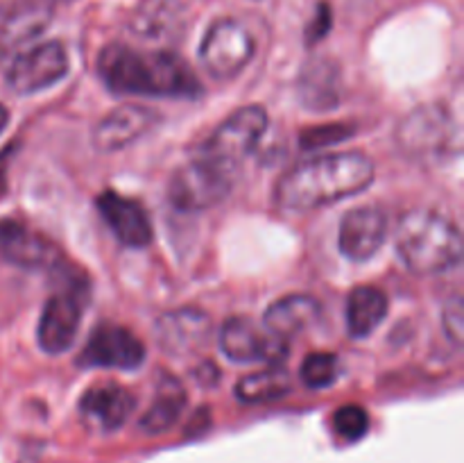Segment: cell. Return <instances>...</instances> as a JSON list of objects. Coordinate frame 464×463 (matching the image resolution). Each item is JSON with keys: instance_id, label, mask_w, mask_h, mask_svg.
I'll list each match as a JSON object with an SVG mask.
<instances>
[{"instance_id": "cell-15", "label": "cell", "mask_w": 464, "mask_h": 463, "mask_svg": "<svg viewBox=\"0 0 464 463\" xmlns=\"http://www.w3.org/2000/svg\"><path fill=\"white\" fill-rule=\"evenodd\" d=\"M157 125V112L140 104H121L111 109L93 130V148L98 153H118Z\"/></svg>"}, {"instance_id": "cell-12", "label": "cell", "mask_w": 464, "mask_h": 463, "mask_svg": "<svg viewBox=\"0 0 464 463\" xmlns=\"http://www.w3.org/2000/svg\"><path fill=\"white\" fill-rule=\"evenodd\" d=\"M388 239V216L379 207H356L344 213L340 222L338 245L352 261H367Z\"/></svg>"}, {"instance_id": "cell-17", "label": "cell", "mask_w": 464, "mask_h": 463, "mask_svg": "<svg viewBox=\"0 0 464 463\" xmlns=\"http://www.w3.org/2000/svg\"><path fill=\"white\" fill-rule=\"evenodd\" d=\"M53 21V0H23L5 16L0 25V53L16 54L25 50L32 41Z\"/></svg>"}, {"instance_id": "cell-27", "label": "cell", "mask_w": 464, "mask_h": 463, "mask_svg": "<svg viewBox=\"0 0 464 463\" xmlns=\"http://www.w3.org/2000/svg\"><path fill=\"white\" fill-rule=\"evenodd\" d=\"M352 127L347 125H322V127H311V130L302 132L299 136V143L304 148H320V145H331V143H338V141L347 139L352 134Z\"/></svg>"}, {"instance_id": "cell-29", "label": "cell", "mask_w": 464, "mask_h": 463, "mask_svg": "<svg viewBox=\"0 0 464 463\" xmlns=\"http://www.w3.org/2000/svg\"><path fill=\"white\" fill-rule=\"evenodd\" d=\"M331 21H334V18H331L329 5L326 3L317 5V12H315V16H313L311 25H308V32H306L308 45H313V44H317L320 39H324L326 32L331 30Z\"/></svg>"}, {"instance_id": "cell-1", "label": "cell", "mask_w": 464, "mask_h": 463, "mask_svg": "<svg viewBox=\"0 0 464 463\" xmlns=\"http://www.w3.org/2000/svg\"><path fill=\"white\" fill-rule=\"evenodd\" d=\"M98 73L104 86L118 95L198 98L202 94L193 68L172 50L140 53L130 45L111 44L100 53Z\"/></svg>"}, {"instance_id": "cell-3", "label": "cell", "mask_w": 464, "mask_h": 463, "mask_svg": "<svg viewBox=\"0 0 464 463\" xmlns=\"http://www.w3.org/2000/svg\"><path fill=\"white\" fill-rule=\"evenodd\" d=\"M401 261L420 275H438L462 261L460 230L442 213L415 209L403 213L394 232Z\"/></svg>"}, {"instance_id": "cell-11", "label": "cell", "mask_w": 464, "mask_h": 463, "mask_svg": "<svg viewBox=\"0 0 464 463\" xmlns=\"http://www.w3.org/2000/svg\"><path fill=\"white\" fill-rule=\"evenodd\" d=\"M220 348L236 363L267 361L279 366L288 357V340L276 339L266 327L261 330L256 322L245 316L229 318L222 325Z\"/></svg>"}, {"instance_id": "cell-8", "label": "cell", "mask_w": 464, "mask_h": 463, "mask_svg": "<svg viewBox=\"0 0 464 463\" xmlns=\"http://www.w3.org/2000/svg\"><path fill=\"white\" fill-rule=\"evenodd\" d=\"M397 141L408 157H442L456 141V130L447 109L430 104L403 118Z\"/></svg>"}, {"instance_id": "cell-28", "label": "cell", "mask_w": 464, "mask_h": 463, "mask_svg": "<svg viewBox=\"0 0 464 463\" xmlns=\"http://www.w3.org/2000/svg\"><path fill=\"white\" fill-rule=\"evenodd\" d=\"M442 325H444V334L451 339V343L462 345V339H464V304H462V298H453L451 302L444 307Z\"/></svg>"}, {"instance_id": "cell-13", "label": "cell", "mask_w": 464, "mask_h": 463, "mask_svg": "<svg viewBox=\"0 0 464 463\" xmlns=\"http://www.w3.org/2000/svg\"><path fill=\"white\" fill-rule=\"evenodd\" d=\"M154 334L163 352L177 357L198 352L211 336V318L198 307H181L159 316L154 322Z\"/></svg>"}, {"instance_id": "cell-7", "label": "cell", "mask_w": 464, "mask_h": 463, "mask_svg": "<svg viewBox=\"0 0 464 463\" xmlns=\"http://www.w3.org/2000/svg\"><path fill=\"white\" fill-rule=\"evenodd\" d=\"M68 73V54L59 41L27 45L21 53L12 54L5 80L9 89L21 95L39 94L57 84Z\"/></svg>"}, {"instance_id": "cell-30", "label": "cell", "mask_w": 464, "mask_h": 463, "mask_svg": "<svg viewBox=\"0 0 464 463\" xmlns=\"http://www.w3.org/2000/svg\"><path fill=\"white\" fill-rule=\"evenodd\" d=\"M12 153H14L12 145L0 153V198L7 193V168H9V157H12Z\"/></svg>"}, {"instance_id": "cell-6", "label": "cell", "mask_w": 464, "mask_h": 463, "mask_svg": "<svg viewBox=\"0 0 464 463\" xmlns=\"http://www.w3.org/2000/svg\"><path fill=\"white\" fill-rule=\"evenodd\" d=\"M254 50L256 45L243 23L234 18H218L204 34L199 59L216 80H231L252 62Z\"/></svg>"}, {"instance_id": "cell-22", "label": "cell", "mask_w": 464, "mask_h": 463, "mask_svg": "<svg viewBox=\"0 0 464 463\" xmlns=\"http://www.w3.org/2000/svg\"><path fill=\"white\" fill-rule=\"evenodd\" d=\"M193 0H143L134 16L136 34L159 39L184 25Z\"/></svg>"}, {"instance_id": "cell-20", "label": "cell", "mask_w": 464, "mask_h": 463, "mask_svg": "<svg viewBox=\"0 0 464 463\" xmlns=\"http://www.w3.org/2000/svg\"><path fill=\"white\" fill-rule=\"evenodd\" d=\"M297 94L304 107L313 112H329L340 103V68L331 59H311L302 68Z\"/></svg>"}, {"instance_id": "cell-19", "label": "cell", "mask_w": 464, "mask_h": 463, "mask_svg": "<svg viewBox=\"0 0 464 463\" xmlns=\"http://www.w3.org/2000/svg\"><path fill=\"white\" fill-rule=\"evenodd\" d=\"M322 316L320 300L313 295L293 293L276 300L267 307L263 316V325L272 336L281 340H290L293 336L302 334L308 327L315 325Z\"/></svg>"}, {"instance_id": "cell-16", "label": "cell", "mask_w": 464, "mask_h": 463, "mask_svg": "<svg viewBox=\"0 0 464 463\" xmlns=\"http://www.w3.org/2000/svg\"><path fill=\"white\" fill-rule=\"evenodd\" d=\"M102 221L118 241L127 248H145L152 243V222L136 200L125 198L116 191H104L95 200Z\"/></svg>"}, {"instance_id": "cell-14", "label": "cell", "mask_w": 464, "mask_h": 463, "mask_svg": "<svg viewBox=\"0 0 464 463\" xmlns=\"http://www.w3.org/2000/svg\"><path fill=\"white\" fill-rule=\"evenodd\" d=\"M0 254L14 266L32 268V271L59 268L63 263V254L59 252L57 245L9 218L0 221Z\"/></svg>"}, {"instance_id": "cell-25", "label": "cell", "mask_w": 464, "mask_h": 463, "mask_svg": "<svg viewBox=\"0 0 464 463\" xmlns=\"http://www.w3.org/2000/svg\"><path fill=\"white\" fill-rule=\"evenodd\" d=\"M302 381L308 389H329L340 377V359L334 352H311L299 368Z\"/></svg>"}, {"instance_id": "cell-18", "label": "cell", "mask_w": 464, "mask_h": 463, "mask_svg": "<svg viewBox=\"0 0 464 463\" xmlns=\"http://www.w3.org/2000/svg\"><path fill=\"white\" fill-rule=\"evenodd\" d=\"M136 409V398L131 390L121 384H95L80 398L82 416L93 420L104 431L121 429Z\"/></svg>"}, {"instance_id": "cell-10", "label": "cell", "mask_w": 464, "mask_h": 463, "mask_svg": "<svg viewBox=\"0 0 464 463\" xmlns=\"http://www.w3.org/2000/svg\"><path fill=\"white\" fill-rule=\"evenodd\" d=\"M84 311V286L71 284L68 289L50 295L39 318V345L48 354H62L75 340Z\"/></svg>"}, {"instance_id": "cell-21", "label": "cell", "mask_w": 464, "mask_h": 463, "mask_svg": "<svg viewBox=\"0 0 464 463\" xmlns=\"http://www.w3.org/2000/svg\"><path fill=\"white\" fill-rule=\"evenodd\" d=\"M390 300L379 286H356L347 298V327L353 339H367L388 316Z\"/></svg>"}, {"instance_id": "cell-31", "label": "cell", "mask_w": 464, "mask_h": 463, "mask_svg": "<svg viewBox=\"0 0 464 463\" xmlns=\"http://www.w3.org/2000/svg\"><path fill=\"white\" fill-rule=\"evenodd\" d=\"M7 121H9L7 107H5V104H0V132H3L5 127H7Z\"/></svg>"}, {"instance_id": "cell-24", "label": "cell", "mask_w": 464, "mask_h": 463, "mask_svg": "<svg viewBox=\"0 0 464 463\" xmlns=\"http://www.w3.org/2000/svg\"><path fill=\"white\" fill-rule=\"evenodd\" d=\"M293 389L288 372L279 366H270L266 370L249 372L236 384V395L240 402L247 404H263L275 402V399L285 398Z\"/></svg>"}, {"instance_id": "cell-23", "label": "cell", "mask_w": 464, "mask_h": 463, "mask_svg": "<svg viewBox=\"0 0 464 463\" xmlns=\"http://www.w3.org/2000/svg\"><path fill=\"white\" fill-rule=\"evenodd\" d=\"M184 409H186V390L181 389L179 381L168 379L166 384L159 389L157 398L152 399L148 411L140 416L139 420L140 431L148 436L166 434L168 429L175 427V422L179 420Z\"/></svg>"}, {"instance_id": "cell-9", "label": "cell", "mask_w": 464, "mask_h": 463, "mask_svg": "<svg viewBox=\"0 0 464 463\" xmlns=\"http://www.w3.org/2000/svg\"><path fill=\"white\" fill-rule=\"evenodd\" d=\"M145 345L127 327L102 322L91 331L84 350L77 357V366L82 368H121L134 370L143 363Z\"/></svg>"}, {"instance_id": "cell-4", "label": "cell", "mask_w": 464, "mask_h": 463, "mask_svg": "<svg viewBox=\"0 0 464 463\" xmlns=\"http://www.w3.org/2000/svg\"><path fill=\"white\" fill-rule=\"evenodd\" d=\"M234 171L211 162L207 157H195L177 168L168 184V200L177 212L198 213L216 207L229 195L234 184Z\"/></svg>"}, {"instance_id": "cell-32", "label": "cell", "mask_w": 464, "mask_h": 463, "mask_svg": "<svg viewBox=\"0 0 464 463\" xmlns=\"http://www.w3.org/2000/svg\"><path fill=\"white\" fill-rule=\"evenodd\" d=\"M53 3H54V0H53Z\"/></svg>"}, {"instance_id": "cell-2", "label": "cell", "mask_w": 464, "mask_h": 463, "mask_svg": "<svg viewBox=\"0 0 464 463\" xmlns=\"http://www.w3.org/2000/svg\"><path fill=\"white\" fill-rule=\"evenodd\" d=\"M374 182V163L362 153H335L297 163L281 177L276 202L288 212H313L361 193Z\"/></svg>"}, {"instance_id": "cell-26", "label": "cell", "mask_w": 464, "mask_h": 463, "mask_svg": "<svg viewBox=\"0 0 464 463\" xmlns=\"http://www.w3.org/2000/svg\"><path fill=\"white\" fill-rule=\"evenodd\" d=\"M334 429L344 440H361L370 429V416L358 404H344L334 413Z\"/></svg>"}, {"instance_id": "cell-5", "label": "cell", "mask_w": 464, "mask_h": 463, "mask_svg": "<svg viewBox=\"0 0 464 463\" xmlns=\"http://www.w3.org/2000/svg\"><path fill=\"white\" fill-rule=\"evenodd\" d=\"M267 130V112L258 104H249V107L238 109L231 113L199 148V157H207L211 162L220 163V166L229 168V171H238L243 159L261 141L263 132Z\"/></svg>"}]
</instances>
